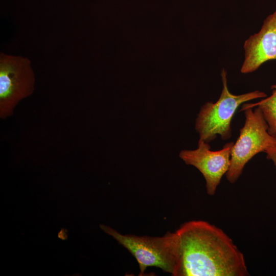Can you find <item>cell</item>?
<instances>
[{
    "instance_id": "cell-2",
    "label": "cell",
    "mask_w": 276,
    "mask_h": 276,
    "mask_svg": "<svg viewBox=\"0 0 276 276\" xmlns=\"http://www.w3.org/2000/svg\"><path fill=\"white\" fill-rule=\"evenodd\" d=\"M107 234L116 239L136 259L143 275L149 267H156L176 276L179 257V239L177 233L167 232L162 237L123 235L111 227L100 224Z\"/></svg>"
},
{
    "instance_id": "cell-5",
    "label": "cell",
    "mask_w": 276,
    "mask_h": 276,
    "mask_svg": "<svg viewBox=\"0 0 276 276\" xmlns=\"http://www.w3.org/2000/svg\"><path fill=\"white\" fill-rule=\"evenodd\" d=\"M35 77L27 57L0 53V118L13 114L22 99L35 89Z\"/></svg>"
},
{
    "instance_id": "cell-6",
    "label": "cell",
    "mask_w": 276,
    "mask_h": 276,
    "mask_svg": "<svg viewBox=\"0 0 276 276\" xmlns=\"http://www.w3.org/2000/svg\"><path fill=\"white\" fill-rule=\"evenodd\" d=\"M233 142L226 143L222 149L211 150L208 143L199 140L195 150H183L179 157L184 162L196 168L203 176L207 193L214 195L222 176L227 173L231 164Z\"/></svg>"
},
{
    "instance_id": "cell-3",
    "label": "cell",
    "mask_w": 276,
    "mask_h": 276,
    "mask_svg": "<svg viewBox=\"0 0 276 276\" xmlns=\"http://www.w3.org/2000/svg\"><path fill=\"white\" fill-rule=\"evenodd\" d=\"M223 88L218 100L208 102L201 107L196 120L195 128L200 139L209 143L217 135L226 140L231 136V123L238 108L245 102L263 98L267 95L255 90L236 95L232 94L227 86V73L224 69L221 73Z\"/></svg>"
},
{
    "instance_id": "cell-7",
    "label": "cell",
    "mask_w": 276,
    "mask_h": 276,
    "mask_svg": "<svg viewBox=\"0 0 276 276\" xmlns=\"http://www.w3.org/2000/svg\"><path fill=\"white\" fill-rule=\"evenodd\" d=\"M242 74L252 73L264 63L276 60V10L264 20L260 30L244 42Z\"/></svg>"
},
{
    "instance_id": "cell-8",
    "label": "cell",
    "mask_w": 276,
    "mask_h": 276,
    "mask_svg": "<svg viewBox=\"0 0 276 276\" xmlns=\"http://www.w3.org/2000/svg\"><path fill=\"white\" fill-rule=\"evenodd\" d=\"M272 93L268 97L254 103L243 104L241 110L258 107L267 123L268 131L276 139V84L271 86Z\"/></svg>"
},
{
    "instance_id": "cell-4",
    "label": "cell",
    "mask_w": 276,
    "mask_h": 276,
    "mask_svg": "<svg viewBox=\"0 0 276 276\" xmlns=\"http://www.w3.org/2000/svg\"><path fill=\"white\" fill-rule=\"evenodd\" d=\"M255 107L254 110L253 108L243 110L245 123L233 145L231 164L226 173L227 180L232 183L238 180L245 165L252 157L276 147V139L269 132L267 123L260 108Z\"/></svg>"
},
{
    "instance_id": "cell-1",
    "label": "cell",
    "mask_w": 276,
    "mask_h": 276,
    "mask_svg": "<svg viewBox=\"0 0 276 276\" xmlns=\"http://www.w3.org/2000/svg\"><path fill=\"white\" fill-rule=\"evenodd\" d=\"M179 244L176 276H247L243 254L221 229L192 220L176 231Z\"/></svg>"
},
{
    "instance_id": "cell-9",
    "label": "cell",
    "mask_w": 276,
    "mask_h": 276,
    "mask_svg": "<svg viewBox=\"0 0 276 276\" xmlns=\"http://www.w3.org/2000/svg\"><path fill=\"white\" fill-rule=\"evenodd\" d=\"M266 154L267 158L273 162L276 168V147L269 150Z\"/></svg>"
}]
</instances>
